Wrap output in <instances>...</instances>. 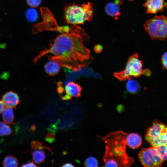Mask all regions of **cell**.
Wrapping results in <instances>:
<instances>
[{"label": "cell", "mask_w": 167, "mask_h": 167, "mask_svg": "<svg viewBox=\"0 0 167 167\" xmlns=\"http://www.w3.org/2000/svg\"><path fill=\"white\" fill-rule=\"evenodd\" d=\"M85 34L81 29L72 31L57 36L49 47L41 51L32 60L35 65L39 59L48 53L49 60L58 63L61 67L79 71L89 63L90 51L84 45L82 36Z\"/></svg>", "instance_id": "6da1fadb"}, {"label": "cell", "mask_w": 167, "mask_h": 167, "mask_svg": "<svg viewBox=\"0 0 167 167\" xmlns=\"http://www.w3.org/2000/svg\"><path fill=\"white\" fill-rule=\"evenodd\" d=\"M127 134L119 130L100 137L105 143L103 160L105 167H129L134 162L133 158L126 152Z\"/></svg>", "instance_id": "7a4b0ae2"}, {"label": "cell", "mask_w": 167, "mask_h": 167, "mask_svg": "<svg viewBox=\"0 0 167 167\" xmlns=\"http://www.w3.org/2000/svg\"><path fill=\"white\" fill-rule=\"evenodd\" d=\"M92 9L89 2L81 6L73 4L65 9V19L68 24H83L86 21H90L93 18Z\"/></svg>", "instance_id": "3957f363"}, {"label": "cell", "mask_w": 167, "mask_h": 167, "mask_svg": "<svg viewBox=\"0 0 167 167\" xmlns=\"http://www.w3.org/2000/svg\"><path fill=\"white\" fill-rule=\"evenodd\" d=\"M143 27L152 40L167 39V16H155L146 21Z\"/></svg>", "instance_id": "277c9868"}, {"label": "cell", "mask_w": 167, "mask_h": 167, "mask_svg": "<svg viewBox=\"0 0 167 167\" xmlns=\"http://www.w3.org/2000/svg\"><path fill=\"white\" fill-rule=\"evenodd\" d=\"M145 138L152 147L156 148L167 143V126L157 120L147 130Z\"/></svg>", "instance_id": "5b68a950"}, {"label": "cell", "mask_w": 167, "mask_h": 167, "mask_svg": "<svg viewBox=\"0 0 167 167\" xmlns=\"http://www.w3.org/2000/svg\"><path fill=\"white\" fill-rule=\"evenodd\" d=\"M142 61L139 58L137 53H135L128 58L125 68L114 74V76L120 81H124L132 77L138 78L143 75Z\"/></svg>", "instance_id": "8992f818"}, {"label": "cell", "mask_w": 167, "mask_h": 167, "mask_svg": "<svg viewBox=\"0 0 167 167\" xmlns=\"http://www.w3.org/2000/svg\"><path fill=\"white\" fill-rule=\"evenodd\" d=\"M138 156L144 167H160L164 161L156 148L152 147L142 148L139 153Z\"/></svg>", "instance_id": "52a82bcc"}, {"label": "cell", "mask_w": 167, "mask_h": 167, "mask_svg": "<svg viewBox=\"0 0 167 167\" xmlns=\"http://www.w3.org/2000/svg\"><path fill=\"white\" fill-rule=\"evenodd\" d=\"M147 14H155L164 11L165 7L164 0H146L143 5Z\"/></svg>", "instance_id": "ba28073f"}, {"label": "cell", "mask_w": 167, "mask_h": 167, "mask_svg": "<svg viewBox=\"0 0 167 167\" xmlns=\"http://www.w3.org/2000/svg\"><path fill=\"white\" fill-rule=\"evenodd\" d=\"M2 101L6 106L14 107L19 103V99L18 95L12 91L6 93L2 96Z\"/></svg>", "instance_id": "9c48e42d"}, {"label": "cell", "mask_w": 167, "mask_h": 167, "mask_svg": "<svg viewBox=\"0 0 167 167\" xmlns=\"http://www.w3.org/2000/svg\"><path fill=\"white\" fill-rule=\"evenodd\" d=\"M65 91L67 95L78 98L81 96L82 88L77 84L71 82L67 83L65 86Z\"/></svg>", "instance_id": "30bf717a"}, {"label": "cell", "mask_w": 167, "mask_h": 167, "mask_svg": "<svg viewBox=\"0 0 167 167\" xmlns=\"http://www.w3.org/2000/svg\"><path fill=\"white\" fill-rule=\"evenodd\" d=\"M126 144L130 148L135 149L141 145L142 142L141 137L136 133H131L126 137Z\"/></svg>", "instance_id": "8fae6325"}, {"label": "cell", "mask_w": 167, "mask_h": 167, "mask_svg": "<svg viewBox=\"0 0 167 167\" xmlns=\"http://www.w3.org/2000/svg\"><path fill=\"white\" fill-rule=\"evenodd\" d=\"M60 67L57 62L49 60L45 64L44 69L46 73L48 75L54 76L59 72Z\"/></svg>", "instance_id": "7c38bea8"}, {"label": "cell", "mask_w": 167, "mask_h": 167, "mask_svg": "<svg viewBox=\"0 0 167 167\" xmlns=\"http://www.w3.org/2000/svg\"><path fill=\"white\" fill-rule=\"evenodd\" d=\"M105 11L109 16L115 19L120 15V8L118 5L112 2H108L105 7Z\"/></svg>", "instance_id": "4fadbf2b"}, {"label": "cell", "mask_w": 167, "mask_h": 167, "mask_svg": "<svg viewBox=\"0 0 167 167\" xmlns=\"http://www.w3.org/2000/svg\"><path fill=\"white\" fill-rule=\"evenodd\" d=\"M127 80L126 85L127 91L131 94L138 93L140 89V86L138 82L131 78Z\"/></svg>", "instance_id": "5bb4252c"}, {"label": "cell", "mask_w": 167, "mask_h": 167, "mask_svg": "<svg viewBox=\"0 0 167 167\" xmlns=\"http://www.w3.org/2000/svg\"><path fill=\"white\" fill-rule=\"evenodd\" d=\"M2 117L5 123L8 124L12 123L14 120V117L12 107H5L2 112Z\"/></svg>", "instance_id": "9a60e30c"}, {"label": "cell", "mask_w": 167, "mask_h": 167, "mask_svg": "<svg viewBox=\"0 0 167 167\" xmlns=\"http://www.w3.org/2000/svg\"><path fill=\"white\" fill-rule=\"evenodd\" d=\"M32 155L33 161L37 164L43 163L45 159V152L40 149L35 150L32 151Z\"/></svg>", "instance_id": "2e32d148"}, {"label": "cell", "mask_w": 167, "mask_h": 167, "mask_svg": "<svg viewBox=\"0 0 167 167\" xmlns=\"http://www.w3.org/2000/svg\"><path fill=\"white\" fill-rule=\"evenodd\" d=\"M3 166L5 167H16L18 163L17 158L11 155H8L4 159L2 162Z\"/></svg>", "instance_id": "e0dca14e"}, {"label": "cell", "mask_w": 167, "mask_h": 167, "mask_svg": "<svg viewBox=\"0 0 167 167\" xmlns=\"http://www.w3.org/2000/svg\"><path fill=\"white\" fill-rule=\"evenodd\" d=\"M25 16L28 21L33 22L36 20L38 17V14L36 10L31 8L28 9L26 11Z\"/></svg>", "instance_id": "ac0fdd59"}, {"label": "cell", "mask_w": 167, "mask_h": 167, "mask_svg": "<svg viewBox=\"0 0 167 167\" xmlns=\"http://www.w3.org/2000/svg\"><path fill=\"white\" fill-rule=\"evenodd\" d=\"M11 133V127L2 122H0V136L9 135Z\"/></svg>", "instance_id": "d6986e66"}, {"label": "cell", "mask_w": 167, "mask_h": 167, "mask_svg": "<svg viewBox=\"0 0 167 167\" xmlns=\"http://www.w3.org/2000/svg\"><path fill=\"white\" fill-rule=\"evenodd\" d=\"M31 148L26 152H28L32 149H41L43 148L47 149L50 151L51 153H53L52 150L50 148L43 145V143L38 140H34L32 141L31 143Z\"/></svg>", "instance_id": "ffe728a7"}, {"label": "cell", "mask_w": 167, "mask_h": 167, "mask_svg": "<svg viewBox=\"0 0 167 167\" xmlns=\"http://www.w3.org/2000/svg\"><path fill=\"white\" fill-rule=\"evenodd\" d=\"M98 165L97 160L92 156L87 158L84 162V165L86 167H96L98 166Z\"/></svg>", "instance_id": "44dd1931"}, {"label": "cell", "mask_w": 167, "mask_h": 167, "mask_svg": "<svg viewBox=\"0 0 167 167\" xmlns=\"http://www.w3.org/2000/svg\"><path fill=\"white\" fill-rule=\"evenodd\" d=\"M163 160L167 161V143L160 146L156 148Z\"/></svg>", "instance_id": "7402d4cb"}, {"label": "cell", "mask_w": 167, "mask_h": 167, "mask_svg": "<svg viewBox=\"0 0 167 167\" xmlns=\"http://www.w3.org/2000/svg\"><path fill=\"white\" fill-rule=\"evenodd\" d=\"M49 132L45 135V140L49 143H54L55 140V134L52 132L48 131Z\"/></svg>", "instance_id": "603a6c76"}, {"label": "cell", "mask_w": 167, "mask_h": 167, "mask_svg": "<svg viewBox=\"0 0 167 167\" xmlns=\"http://www.w3.org/2000/svg\"><path fill=\"white\" fill-rule=\"evenodd\" d=\"M161 62L163 70L167 71V51L164 52L162 55Z\"/></svg>", "instance_id": "cb8c5ba5"}, {"label": "cell", "mask_w": 167, "mask_h": 167, "mask_svg": "<svg viewBox=\"0 0 167 167\" xmlns=\"http://www.w3.org/2000/svg\"><path fill=\"white\" fill-rule=\"evenodd\" d=\"M41 0H26L28 4L32 7L39 6L41 3Z\"/></svg>", "instance_id": "d4e9b609"}, {"label": "cell", "mask_w": 167, "mask_h": 167, "mask_svg": "<svg viewBox=\"0 0 167 167\" xmlns=\"http://www.w3.org/2000/svg\"><path fill=\"white\" fill-rule=\"evenodd\" d=\"M58 122V120L55 124L51 125L47 129L48 131H51L56 133L58 130L57 125Z\"/></svg>", "instance_id": "484cf974"}, {"label": "cell", "mask_w": 167, "mask_h": 167, "mask_svg": "<svg viewBox=\"0 0 167 167\" xmlns=\"http://www.w3.org/2000/svg\"><path fill=\"white\" fill-rule=\"evenodd\" d=\"M103 47L100 44H97L94 46V50L96 53H100L103 51Z\"/></svg>", "instance_id": "4316f807"}, {"label": "cell", "mask_w": 167, "mask_h": 167, "mask_svg": "<svg viewBox=\"0 0 167 167\" xmlns=\"http://www.w3.org/2000/svg\"><path fill=\"white\" fill-rule=\"evenodd\" d=\"M22 167H37L38 166L34 164L33 162H29L28 163L25 164L23 165L22 166Z\"/></svg>", "instance_id": "83f0119b"}, {"label": "cell", "mask_w": 167, "mask_h": 167, "mask_svg": "<svg viewBox=\"0 0 167 167\" xmlns=\"http://www.w3.org/2000/svg\"><path fill=\"white\" fill-rule=\"evenodd\" d=\"M143 74L147 76H149L151 75V72L149 69H145L143 70Z\"/></svg>", "instance_id": "f1b7e54d"}, {"label": "cell", "mask_w": 167, "mask_h": 167, "mask_svg": "<svg viewBox=\"0 0 167 167\" xmlns=\"http://www.w3.org/2000/svg\"><path fill=\"white\" fill-rule=\"evenodd\" d=\"M4 107V105L2 101L0 100V114L2 112Z\"/></svg>", "instance_id": "f546056e"}, {"label": "cell", "mask_w": 167, "mask_h": 167, "mask_svg": "<svg viewBox=\"0 0 167 167\" xmlns=\"http://www.w3.org/2000/svg\"><path fill=\"white\" fill-rule=\"evenodd\" d=\"M62 167H74V166L72 164L70 163H67L64 164Z\"/></svg>", "instance_id": "4dcf8cb0"}, {"label": "cell", "mask_w": 167, "mask_h": 167, "mask_svg": "<svg viewBox=\"0 0 167 167\" xmlns=\"http://www.w3.org/2000/svg\"><path fill=\"white\" fill-rule=\"evenodd\" d=\"M123 2L122 0H115V3L117 4L118 5H121L122 4Z\"/></svg>", "instance_id": "1f68e13d"}, {"label": "cell", "mask_w": 167, "mask_h": 167, "mask_svg": "<svg viewBox=\"0 0 167 167\" xmlns=\"http://www.w3.org/2000/svg\"><path fill=\"white\" fill-rule=\"evenodd\" d=\"M36 129V127L35 125H32L31 127V130L32 131H35Z\"/></svg>", "instance_id": "d6a6232c"}]
</instances>
